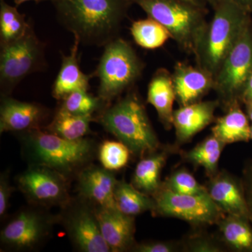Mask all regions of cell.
<instances>
[{"mask_svg": "<svg viewBox=\"0 0 252 252\" xmlns=\"http://www.w3.org/2000/svg\"><path fill=\"white\" fill-rule=\"evenodd\" d=\"M130 31L136 44L145 49L162 47L171 38L166 28L149 17L134 21Z\"/></svg>", "mask_w": 252, "mask_h": 252, "instance_id": "cell-27", "label": "cell"}, {"mask_svg": "<svg viewBox=\"0 0 252 252\" xmlns=\"http://www.w3.org/2000/svg\"><path fill=\"white\" fill-rule=\"evenodd\" d=\"M244 11L251 14L252 13V0H232Z\"/></svg>", "mask_w": 252, "mask_h": 252, "instance_id": "cell-37", "label": "cell"}, {"mask_svg": "<svg viewBox=\"0 0 252 252\" xmlns=\"http://www.w3.org/2000/svg\"><path fill=\"white\" fill-rule=\"evenodd\" d=\"M77 195L95 207H114L117 178L114 172L91 163L76 177Z\"/></svg>", "mask_w": 252, "mask_h": 252, "instance_id": "cell-13", "label": "cell"}, {"mask_svg": "<svg viewBox=\"0 0 252 252\" xmlns=\"http://www.w3.org/2000/svg\"><path fill=\"white\" fill-rule=\"evenodd\" d=\"M130 154L129 149L120 141L105 140L99 144L97 158L102 167L114 172L127 165Z\"/></svg>", "mask_w": 252, "mask_h": 252, "instance_id": "cell-30", "label": "cell"}, {"mask_svg": "<svg viewBox=\"0 0 252 252\" xmlns=\"http://www.w3.org/2000/svg\"><path fill=\"white\" fill-rule=\"evenodd\" d=\"M49 209L31 205L18 210L5 222L0 231V243L7 251H35L51 238L59 215Z\"/></svg>", "mask_w": 252, "mask_h": 252, "instance_id": "cell-7", "label": "cell"}, {"mask_svg": "<svg viewBox=\"0 0 252 252\" xmlns=\"http://www.w3.org/2000/svg\"><path fill=\"white\" fill-rule=\"evenodd\" d=\"M250 137H251V140H252V125H251V131H250Z\"/></svg>", "mask_w": 252, "mask_h": 252, "instance_id": "cell-41", "label": "cell"}, {"mask_svg": "<svg viewBox=\"0 0 252 252\" xmlns=\"http://www.w3.org/2000/svg\"><path fill=\"white\" fill-rule=\"evenodd\" d=\"M26 15L21 14L16 6L0 0V46L9 44L22 37L31 26Z\"/></svg>", "mask_w": 252, "mask_h": 252, "instance_id": "cell-28", "label": "cell"}, {"mask_svg": "<svg viewBox=\"0 0 252 252\" xmlns=\"http://www.w3.org/2000/svg\"><path fill=\"white\" fill-rule=\"evenodd\" d=\"M240 181L252 223V160H249L245 164Z\"/></svg>", "mask_w": 252, "mask_h": 252, "instance_id": "cell-35", "label": "cell"}, {"mask_svg": "<svg viewBox=\"0 0 252 252\" xmlns=\"http://www.w3.org/2000/svg\"><path fill=\"white\" fill-rule=\"evenodd\" d=\"M189 1L203 7L207 8V6H211L212 9H214L221 0H189Z\"/></svg>", "mask_w": 252, "mask_h": 252, "instance_id": "cell-38", "label": "cell"}, {"mask_svg": "<svg viewBox=\"0 0 252 252\" xmlns=\"http://www.w3.org/2000/svg\"><path fill=\"white\" fill-rule=\"evenodd\" d=\"M245 105L249 120L252 123V103L245 104Z\"/></svg>", "mask_w": 252, "mask_h": 252, "instance_id": "cell-39", "label": "cell"}, {"mask_svg": "<svg viewBox=\"0 0 252 252\" xmlns=\"http://www.w3.org/2000/svg\"><path fill=\"white\" fill-rule=\"evenodd\" d=\"M207 193L225 215L248 219L251 221L241 181L226 171H219L205 186Z\"/></svg>", "mask_w": 252, "mask_h": 252, "instance_id": "cell-16", "label": "cell"}, {"mask_svg": "<svg viewBox=\"0 0 252 252\" xmlns=\"http://www.w3.org/2000/svg\"><path fill=\"white\" fill-rule=\"evenodd\" d=\"M102 236L112 252H132L136 245L135 217L114 207H95Z\"/></svg>", "mask_w": 252, "mask_h": 252, "instance_id": "cell-14", "label": "cell"}, {"mask_svg": "<svg viewBox=\"0 0 252 252\" xmlns=\"http://www.w3.org/2000/svg\"><path fill=\"white\" fill-rule=\"evenodd\" d=\"M0 46L1 97L11 96L25 77L45 67V46L36 35L31 23L22 37Z\"/></svg>", "mask_w": 252, "mask_h": 252, "instance_id": "cell-8", "label": "cell"}, {"mask_svg": "<svg viewBox=\"0 0 252 252\" xmlns=\"http://www.w3.org/2000/svg\"><path fill=\"white\" fill-rule=\"evenodd\" d=\"M252 222L244 217L225 215L217 223L220 239L227 249L238 252H252Z\"/></svg>", "mask_w": 252, "mask_h": 252, "instance_id": "cell-23", "label": "cell"}, {"mask_svg": "<svg viewBox=\"0 0 252 252\" xmlns=\"http://www.w3.org/2000/svg\"><path fill=\"white\" fill-rule=\"evenodd\" d=\"M93 122L94 116L74 115L58 108L54 119L44 129L67 140H80L92 133L90 125Z\"/></svg>", "mask_w": 252, "mask_h": 252, "instance_id": "cell-25", "label": "cell"}, {"mask_svg": "<svg viewBox=\"0 0 252 252\" xmlns=\"http://www.w3.org/2000/svg\"><path fill=\"white\" fill-rule=\"evenodd\" d=\"M182 250L181 243L171 241H148L136 243L132 252H174Z\"/></svg>", "mask_w": 252, "mask_h": 252, "instance_id": "cell-34", "label": "cell"}, {"mask_svg": "<svg viewBox=\"0 0 252 252\" xmlns=\"http://www.w3.org/2000/svg\"><path fill=\"white\" fill-rule=\"evenodd\" d=\"M182 251L190 252H221L227 250L220 238L204 233H194L181 242Z\"/></svg>", "mask_w": 252, "mask_h": 252, "instance_id": "cell-32", "label": "cell"}, {"mask_svg": "<svg viewBox=\"0 0 252 252\" xmlns=\"http://www.w3.org/2000/svg\"><path fill=\"white\" fill-rule=\"evenodd\" d=\"M50 1L51 2L54 1V0H14L15 4L16 6H19V5L23 4V3L27 2V1H35V2H39V1Z\"/></svg>", "mask_w": 252, "mask_h": 252, "instance_id": "cell-40", "label": "cell"}, {"mask_svg": "<svg viewBox=\"0 0 252 252\" xmlns=\"http://www.w3.org/2000/svg\"><path fill=\"white\" fill-rule=\"evenodd\" d=\"M114 198L118 210L130 216L135 217L148 211L152 212L155 207L153 197L124 180H117Z\"/></svg>", "mask_w": 252, "mask_h": 252, "instance_id": "cell-24", "label": "cell"}, {"mask_svg": "<svg viewBox=\"0 0 252 252\" xmlns=\"http://www.w3.org/2000/svg\"><path fill=\"white\" fill-rule=\"evenodd\" d=\"M172 149L170 147L159 149L141 158L134 170L131 184L138 190L152 196L161 186L160 174Z\"/></svg>", "mask_w": 252, "mask_h": 252, "instance_id": "cell-21", "label": "cell"}, {"mask_svg": "<svg viewBox=\"0 0 252 252\" xmlns=\"http://www.w3.org/2000/svg\"><path fill=\"white\" fill-rule=\"evenodd\" d=\"M69 182L59 172L40 165H29L16 177L18 188L28 203L46 209H61L70 202Z\"/></svg>", "mask_w": 252, "mask_h": 252, "instance_id": "cell-12", "label": "cell"}, {"mask_svg": "<svg viewBox=\"0 0 252 252\" xmlns=\"http://www.w3.org/2000/svg\"><path fill=\"white\" fill-rule=\"evenodd\" d=\"M225 144L215 135L207 137L191 150L183 154L186 161L203 167L209 177L219 172V161Z\"/></svg>", "mask_w": 252, "mask_h": 252, "instance_id": "cell-26", "label": "cell"}, {"mask_svg": "<svg viewBox=\"0 0 252 252\" xmlns=\"http://www.w3.org/2000/svg\"><path fill=\"white\" fill-rule=\"evenodd\" d=\"M80 41L74 37V45L69 55H63L62 63L53 85V97L58 100L64 98L76 91H89L91 75L81 71L79 66V47Z\"/></svg>", "mask_w": 252, "mask_h": 252, "instance_id": "cell-20", "label": "cell"}, {"mask_svg": "<svg viewBox=\"0 0 252 252\" xmlns=\"http://www.w3.org/2000/svg\"><path fill=\"white\" fill-rule=\"evenodd\" d=\"M61 102L59 108L78 116H94V113H99L109 106L98 96L95 97L83 90L71 93Z\"/></svg>", "mask_w": 252, "mask_h": 252, "instance_id": "cell-29", "label": "cell"}, {"mask_svg": "<svg viewBox=\"0 0 252 252\" xmlns=\"http://www.w3.org/2000/svg\"><path fill=\"white\" fill-rule=\"evenodd\" d=\"M94 122L125 144L135 157L141 158L160 149L145 106L135 91H129L115 104L101 111Z\"/></svg>", "mask_w": 252, "mask_h": 252, "instance_id": "cell-3", "label": "cell"}, {"mask_svg": "<svg viewBox=\"0 0 252 252\" xmlns=\"http://www.w3.org/2000/svg\"><path fill=\"white\" fill-rule=\"evenodd\" d=\"M47 109L41 104L22 102L11 97H1L0 133L26 132L41 127L47 117Z\"/></svg>", "mask_w": 252, "mask_h": 252, "instance_id": "cell-15", "label": "cell"}, {"mask_svg": "<svg viewBox=\"0 0 252 252\" xmlns=\"http://www.w3.org/2000/svg\"><path fill=\"white\" fill-rule=\"evenodd\" d=\"M240 104L236 102L225 109L224 115L218 118L212 127V135L225 145L251 140L250 120L241 109Z\"/></svg>", "mask_w": 252, "mask_h": 252, "instance_id": "cell-22", "label": "cell"}, {"mask_svg": "<svg viewBox=\"0 0 252 252\" xmlns=\"http://www.w3.org/2000/svg\"><path fill=\"white\" fill-rule=\"evenodd\" d=\"M252 71V20L239 36L215 76V91L225 110L241 102L242 94Z\"/></svg>", "mask_w": 252, "mask_h": 252, "instance_id": "cell-9", "label": "cell"}, {"mask_svg": "<svg viewBox=\"0 0 252 252\" xmlns=\"http://www.w3.org/2000/svg\"><path fill=\"white\" fill-rule=\"evenodd\" d=\"M161 24L183 52L193 55L208 21V9L189 0H132Z\"/></svg>", "mask_w": 252, "mask_h": 252, "instance_id": "cell-5", "label": "cell"}, {"mask_svg": "<svg viewBox=\"0 0 252 252\" xmlns=\"http://www.w3.org/2000/svg\"><path fill=\"white\" fill-rule=\"evenodd\" d=\"M176 100L180 106L201 101L214 90L215 77L210 72L185 62L176 63L172 73Z\"/></svg>", "mask_w": 252, "mask_h": 252, "instance_id": "cell-17", "label": "cell"}, {"mask_svg": "<svg viewBox=\"0 0 252 252\" xmlns=\"http://www.w3.org/2000/svg\"><path fill=\"white\" fill-rule=\"evenodd\" d=\"M127 1H130V2L132 3V0H127Z\"/></svg>", "mask_w": 252, "mask_h": 252, "instance_id": "cell-42", "label": "cell"}, {"mask_svg": "<svg viewBox=\"0 0 252 252\" xmlns=\"http://www.w3.org/2000/svg\"><path fill=\"white\" fill-rule=\"evenodd\" d=\"M213 10L193 56L196 65L215 77L252 18L232 0H221Z\"/></svg>", "mask_w": 252, "mask_h": 252, "instance_id": "cell-4", "label": "cell"}, {"mask_svg": "<svg viewBox=\"0 0 252 252\" xmlns=\"http://www.w3.org/2000/svg\"><path fill=\"white\" fill-rule=\"evenodd\" d=\"M154 216L172 217L195 227L217 224L225 214L206 193L187 195L174 193L160 186L152 195Z\"/></svg>", "mask_w": 252, "mask_h": 252, "instance_id": "cell-10", "label": "cell"}, {"mask_svg": "<svg viewBox=\"0 0 252 252\" xmlns=\"http://www.w3.org/2000/svg\"><path fill=\"white\" fill-rule=\"evenodd\" d=\"M61 210L59 223L77 251L112 252L102 236L92 203L77 195Z\"/></svg>", "mask_w": 252, "mask_h": 252, "instance_id": "cell-11", "label": "cell"}, {"mask_svg": "<svg viewBox=\"0 0 252 252\" xmlns=\"http://www.w3.org/2000/svg\"><path fill=\"white\" fill-rule=\"evenodd\" d=\"M175 100L172 73L165 68H159L149 82L147 102L157 110L159 120L166 130H170L173 126V105Z\"/></svg>", "mask_w": 252, "mask_h": 252, "instance_id": "cell-19", "label": "cell"}, {"mask_svg": "<svg viewBox=\"0 0 252 252\" xmlns=\"http://www.w3.org/2000/svg\"><path fill=\"white\" fill-rule=\"evenodd\" d=\"M144 64L130 43L118 36L104 46L94 74L98 77L97 96L106 104L131 87L140 79Z\"/></svg>", "mask_w": 252, "mask_h": 252, "instance_id": "cell-6", "label": "cell"}, {"mask_svg": "<svg viewBox=\"0 0 252 252\" xmlns=\"http://www.w3.org/2000/svg\"><path fill=\"white\" fill-rule=\"evenodd\" d=\"M15 190L14 187L10 182L9 170L1 172L0 175V217L4 220L9 207L11 195Z\"/></svg>", "mask_w": 252, "mask_h": 252, "instance_id": "cell-33", "label": "cell"}, {"mask_svg": "<svg viewBox=\"0 0 252 252\" xmlns=\"http://www.w3.org/2000/svg\"><path fill=\"white\" fill-rule=\"evenodd\" d=\"M220 101H199L180 106L174 110L172 125L175 129L177 144H185L215 120V113Z\"/></svg>", "mask_w": 252, "mask_h": 252, "instance_id": "cell-18", "label": "cell"}, {"mask_svg": "<svg viewBox=\"0 0 252 252\" xmlns=\"http://www.w3.org/2000/svg\"><path fill=\"white\" fill-rule=\"evenodd\" d=\"M241 102L243 104L252 103V71L249 76L248 81L245 84L243 94H242Z\"/></svg>", "mask_w": 252, "mask_h": 252, "instance_id": "cell-36", "label": "cell"}, {"mask_svg": "<svg viewBox=\"0 0 252 252\" xmlns=\"http://www.w3.org/2000/svg\"><path fill=\"white\" fill-rule=\"evenodd\" d=\"M16 135L23 157L29 165L49 167L69 182L97 157L98 144L88 137L67 140L41 127Z\"/></svg>", "mask_w": 252, "mask_h": 252, "instance_id": "cell-2", "label": "cell"}, {"mask_svg": "<svg viewBox=\"0 0 252 252\" xmlns=\"http://www.w3.org/2000/svg\"><path fill=\"white\" fill-rule=\"evenodd\" d=\"M57 18L80 44L104 46L119 36L132 3L127 0H54Z\"/></svg>", "mask_w": 252, "mask_h": 252, "instance_id": "cell-1", "label": "cell"}, {"mask_svg": "<svg viewBox=\"0 0 252 252\" xmlns=\"http://www.w3.org/2000/svg\"><path fill=\"white\" fill-rule=\"evenodd\" d=\"M161 186L176 193L195 195L207 192L205 186L199 184L193 175L185 168L172 172L162 182Z\"/></svg>", "mask_w": 252, "mask_h": 252, "instance_id": "cell-31", "label": "cell"}]
</instances>
